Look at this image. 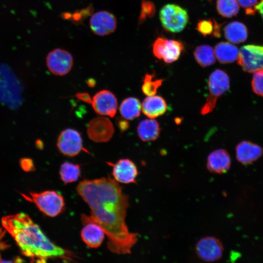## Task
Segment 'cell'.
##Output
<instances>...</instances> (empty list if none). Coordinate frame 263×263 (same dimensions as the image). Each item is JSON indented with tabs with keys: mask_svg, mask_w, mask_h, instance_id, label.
Masks as SVG:
<instances>
[{
	"mask_svg": "<svg viewBox=\"0 0 263 263\" xmlns=\"http://www.w3.org/2000/svg\"><path fill=\"white\" fill-rule=\"evenodd\" d=\"M76 191L90 208V216L82 215L83 224L93 222L99 225L112 252L130 254L138 234L130 231L127 225L128 199L118 183L110 176L84 180L78 184Z\"/></svg>",
	"mask_w": 263,
	"mask_h": 263,
	"instance_id": "6da1fadb",
	"label": "cell"
},
{
	"mask_svg": "<svg viewBox=\"0 0 263 263\" xmlns=\"http://www.w3.org/2000/svg\"><path fill=\"white\" fill-rule=\"evenodd\" d=\"M1 225L14 239L21 253L34 261L45 263L48 259L58 258L71 261L75 257L72 252L51 241L25 213L5 216Z\"/></svg>",
	"mask_w": 263,
	"mask_h": 263,
	"instance_id": "7a4b0ae2",
	"label": "cell"
},
{
	"mask_svg": "<svg viewBox=\"0 0 263 263\" xmlns=\"http://www.w3.org/2000/svg\"><path fill=\"white\" fill-rule=\"evenodd\" d=\"M21 195L26 200L34 203L40 211L49 217L57 216L64 208L63 197L56 191L46 190L41 192H30L29 195Z\"/></svg>",
	"mask_w": 263,
	"mask_h": 263,
	"instance_id": "3957f363",
	"label": "cell"
},
{
	"mask_svg": "<svg viewBox=\"0 0 263 263\" xmlns=\"http://www.w3.org/2000/svg\"><path fill=\"white\" fill-rule=\"evenodd\" d=\"M229 85V76L225 71L217 69L211 73L208 80L209 94L200 111L202 115L213 111L217 99L228 90Z\"/></svg>",
	"mask_w": 263,
	"mask_h": 263,
	"instance_id": "277c9868",
	"label": "cell"
},
{
	"mask_svg": "<svg viewBox=\"0 0 263 263\" xmlns=\"http://www.w3.org/2000/svg\"><path fill=\"white\" fill-rule=\"evenodd\" d=\"M159 18L164 28L171 33L182 31L188 21L187 10L173 3L167 4L163 6L160 11Z\"/></svg>",
	"mask_w": 263,
	"mask_h": 263,
	"instance_id": "5b68a950",
	"label": "cell"
},
{
	"mask_svg": "<svg viewBox=\"0 0 263 263\" xmlns=\"http://www.w3.org/2000/svg\"><path fill=\"white\" fill-rule=\"evenodd\" d=\"M238 63L248 73L263 70V46L246 45L242 46L239 52Z\"/></svg>",
	"mask_w": 263,
	"mask_h": 263,
	"instance_id": "8992f818",
	"label": "cell"
},
{
	"mask_svg": "<svg viewBox=\"0 0 263 263\" xmlns=\"http://www.w3.org/2000/svg\"><path fill=\"white\" fill-rule=\"evenodd\" d=\"M74 64L73 56L68 51L60 48L51 51L46 57V64L53 74L62 76L68 74Z\"/></svg>",
	"mask_w": 263,
	"mask_h": 263,
	"instance_id": "52a82bcc",
	"label": "cell"
},
{
	"mask_svg": "<svg viewBox=\"0 0 263 263\" xmlns=\"http://www.w3.org/2000/svg\"><path fill=\"white\" fill-rule=\"evenodd\" d=\"M56 146L62 154L71 157L77 155L82 150L86 151L83 148L80 133L72 129H67L61 132Z\"/></svg>",
	"mask_w": 263,
	"mask_h": 263,
	"instance_id": "ba28073f",
	"label": "cell"
},
{
	"mask_svg": "<svg viewBox=\"0 0 263 263\" xmlns=\"http://www.w3.org/2000/svg\"><path fill=\"white\" fill-rule=\"evenodd\" d=\"M114 131L112 122L104 116H98L92 119L87 128L89 138L95 142L109 141L112 138Z\"/></svg>",
	"mask_w": 263,
	"mask_h": 263,
	"instance_id": "9c48e42d",
	"label": "cell"
},
{
	"mask_svg": "<svg viewBox=\"0 0 263 263\" xmlns=\"http://www.w3.org/2000/svg\"><path fill=\"white\" fill-rule=\"evenodd\" d=\"M196 253L203 261L214 262L223 256L224 247L221 242L215 237L207 236L201 239L197 243Z\"/></svg>",
	"mask_w": 263,
	"mask_h": 263,
	"instance_id": "30bf717a",
	"label": "cell"
},
{
	"mask_svg": "<svg viewBox=\"0 0 263 263\" xmlns=\"http://www.w3.org/2000/svg\"><path fill=\"white\" fill-rule=\"evenodd\" d=\"M91 105L97 114L113 117L117 111V100L111 92L103 90L94 94Z\"/></svg>",
	"mask_w": 263,
	"mask_h": 263,
	"instance_id": "8fae6325",
	"label": "cell"
},
{
	"mask_svg": "<svg viewBox=\"0 0 263 263\" xmlns=\"http://www.w3.org/2000/svg\"><path fill=\"white\" fill-rule=\"evenodd\" d=\"M117 20L112 13L100 11L91 18L90 26L92 32L98 36H104L113 33L116 29Z\"/></svg>",
	"mask_w": 263,
	"mask_h": 263,
	"instance_id": "7c38bea8",
	"label": "cell"
},
{
	"mask_svg": "<svg viewBox=\"0 0 263 263\" xmlns=\"http://www.w3.org/2000/svg\"><path fill=\"white\" fill-rule=\"evenodd\" d=\"M112 166L113 175L116 181L123 184L136 182L138 170L132 161L129 159H121Z\"/></svg>",
	"mask_w": 263,
	"mask_h": 263,
	"instance_id": "4fadbf2b",
	"label": "cell"
},
{
	"mask_svg": "<svg viewBox=\"0 0 263 263\" xmlns=\"http://www.w3.org/2000/svg\"><path fill=\"white\" fill-rule=\"evenodd\" d=\"M263 154V149L259 145L248 141L239 143L236 147L237 160L243 165L253 163Z\"/></svg>",
	"mask_w": 263,
	"mask_h": 263,
	"instance_id": "5bb4252c",
	"label": "cell"
},
{
	"mask_svg": "<svg viewBox=\"0 0 263 263\" xmlns=\"http://www.w3.org/2000/svg\"><path fill=\"white\" fill-rule=\"evenodd\" d=\"M231 159L228 152L225 149H218L212 151L207 158L208 170L214 173H225L230 169Z\"/></svg>",
	"mask_w": 263,
	"mask_h": 263,
	"instance_id": "9a60e30c",
	"label": "cell"
},
{
	"mask_svg": "<svg viewBox=\"0 0 263 263\" xmlns=\"http://www.w3.org/2000/svg\"><path fill=\"white\" fill-rule=\"evenodd\" d=\"M83 224L84 226L81 231L82 241L90 248H95L100 246L105 237L102 229L93 222H88Z\"/></svg>",
	"mask_w": 263,
	"mask_h": 263,
	"instance_id": "2e32d148",
	"label": "cell"
},
{
	"mask_svg": "<svg viewBox=\"0 0 263 263\" xmlns=\"http://www.w3.org/2000/svg\"><path fill=\"white\" fill-rule=\"evenodd\" d=\"M165 100L161 96L151 95L146 97L141 104L143 113L150 118L163 115L167 111Z\"/></svg>",
	"mask_w": 263,
	"mask_h": 263,
	"instance_id": "e0dca14e",
	"label": "cell"
},
{
	"mask_svg": "<svg viewBox=\"0 0 263 263\" xmlns=\"http://www.w3.org/2000/svg\"><path fill=\"white\" fill-rule=\"evenodd\" d=\"M160 131L158 122L152 118L141 120L137 128L138 136L145 142L156 140L159 136Z\"/></svg>",
	"mask_w": 263,
	"mask_h": 263,
	"instance_id": "ac0fdd59",
	"label": "cell"
},
{
	"mask_svg": "<svg viewBox=\"0 0 263 263\" xmlns=\"http://www.w3.org/2000/svg\"><path fill=\"white\" fill-rule=\"evenodd\" d=\"M225 37L233 43H240L246 40L248 32L245 25L242 22L235 21L227 24L224 28Z\"/></svg>",
	"mask_w": 263,
	"mask_h": 263,
	"instance_id": "d6986e66",
	"label": "cell"
},
{
	"mask_svg": "<svg viewBox=\"0 0 263 263\" xmlns=\"http://www.w3.org/2000/svg\"><path fill=\"white\" fill-rule=\"evenodd\" d=\"M215 56L222 64H227L235 61L238 57L239 51L238 48L227 42H221L215 47Z\"/></svg>",
	"mask_w": 263,
	"mask_h": 263,
	"instance_id": "ffe728a7",
	"label": "cell"
},
{
	"mask_svg": "<svg viewBox=\"0 0 263 263\" xmlns=\"http://www.w3.org/2000/svg\"><path fill=\"white\" fill-rule=\"evenodd\" d=\"M184 49L182 42L176 40L166 38L162 49L161 59L167 63L177 60Z\"/></svg>",
	"mask_w": 263,
	"mask_h": 263,
	"instance_id": "44dd1931",
	"label": "cell"
},
{
	"mask_svg": "<svg viewBox=\"0 0 263 263\" xmlns=\"http://www.w3.org/2000/svg\"><path fill=\"white\" fill-rule=\"evenodd\" d=\"M141 104L138 99L130 97L121 103L119 111L123 117L127 120H132L139 116Z\"/></svg>",
	"mask_w": 263,
	"mask_h": 263,
	"instance_id": "7402d4cb",
	"label": "cell"
},
{
	"mask_svg": "<svg viewBox=\"0 0 263 263\" xmlns=\"http://www.w3.org/2000/svg\"><path fill=\"white\" fill-rule=\"evenodd\" d=\"M194 56L197 63L203 67L210 66L215 62L214 51L208 45L197 46L194 50Z\"/></svg>",
	"mask_w": 263,
	"mask_h": 263,
	"instance_id": "603a6c76",
	"label": "cell"
},
{
	"mask_svg": "<svg viewBox=\"0 0 263 263\" xmlns=\"http://www.w3.org/2000/svg\"><path fill=\"white\" fill-rule=\"evenodd\" d=\"M59 175L65 184L75 182L80 175V167L77 164L65 162L60 166Z\"/></svg>",
	"mask_w": 263,
	"mask_h": 263,
	"instance_id": "cb8c5ba5",
	"label": "cell"
},
{
	"mask_svg": "<svg viewBox=\"0 0 263 263\" xmlns=\"http://www.w3.org/2000/svg\"><path fill=\"white\" fill-rule=\"evenodd\" d=\"M216 9L221 16L231 18L239 13V5L237 0H217Z\"/></svg>",
	"mask_w": 263,
	"mask_h": 263,
	"instance_id": "d4e9b609",
	"label": "cell"
},
{
	"mask_svg": "<svg viewBox=\"0 0 263 263\" xmlns=\"http://www.w3.org/2000/svg\"><path fill=\"white\" fill-rule=\"evenodd\" d=\"M143 81L142 92L145 95L151 96L155 94L157 89L161 85L163 80L154 79V75L147 74L144 76Z\"/></svg>",
	"mask_w": 263,
	"mask_h": 263,
	"instance_id": "484cf974",
	"label": "cell"
},
{
	"mask_svg": "<svg viewBox=\"0 0 263 263\" xmlns=\"http://www.w3.org/2000/svg\"><path fill=\"white\" fill-rule=\"evenodd\" d=\"M155 13V6L154 3L149 0H142L139 23H142L148 18H152L154 15Z\"/></svg>",
	"mask_w": 263,
	"mask_h": 263,
	"instance_id": "4316f807",
	"label": "cell"
},
{
	"mask_svg": "<svg viewBox=\"0 0 263 263\" xmlns=\"http://www.w3.org/2000/svg\"><path fill=\"white\" fill-rule=\"evenodd\" d=\"M254 73L251 81L252 90L256 94L263 96V70Z\"/></svg>",
	"mask_w": 263,
	"mask_h": 263,
	"instance_id": "83f0119b",
	"label": "cell"
},
{
	"mask_svg": "<svg viewBox=\"0 0 263 263\" xmlns=\"http://www.w3.org/2000/svg\"><path fill=\"white\" fill-rule=\"evenodd\" d=\"M215 22L210 19L199 20L197 24L196 30L204 36H207L213 34Z\"/></svg>",
	"mask_w": 263,
	"mask_h": 263,
	"instance_id": "f1b7e54d",
	"label": "cell"
},
{
	"mask_svg": "<svg viewBox=\"0 0 263 263\" xmlns=\"http://www.w3.org/2000/svg\"><path fill=\"white\" fill-rule=\"evenodd\" d=\"M237 1L245 9L246 14L253 15L255 13L258 0H237Z\"/></svg>",
	"mask_w": 263,
	"mask_h": 263,
	"instance_id": "f546056e",
	"label": "cell"
},
{
	"mask_svg": "<svg viewBox=\"0 0 263 263\" xmlns=\"http://www.w3.org/2000/svg\"><path fill=\"white\" fill-rule=\"evenodd\" d=\"M19 163L23 170L26 171H33L35 169L33 160L31 158H21L20 160Z\"/></svg>",
	"mask_w": 263,
	"mask_h": 263,
	"instance_id": "4dcf8cb0",
	"label": "cell"
},
{
	"mask_svg": "<svg viewBox=\"0 0 263 263\" xmlns=\"http://www.w3.org/2000/svg\"><path fill=\"white\" fill-rule=\"evenodd\" d=\"M6 231V230L3 227H0V260L1 252L7 249L9 246V244L3 241Z\"/></svg>",
	"mask_w": 263,
	"mask_h": 263,
	"instance_id": "1f68e13d",
	"label": "cell"
},
{
	"mask_svg": "<svg viewBox=\"0 0 263 263\" xmlns=\"http://www.w3.org/2000/svg\"><path fill=\"white\" fill-rule=\"evenodd\" d=\"M116 124L122 132L126 131L130 127L129 122L124 117H118L116 119Z\"/></svg>",
	"mask_w": 263,
	"mask_h": 263,
	"instance_id": "d6a6232c",
	"label": "cell"
},
{
	"mask_svg": "<svg viewBox=\"0 0 263 263\" xmlns=\"http://www.w3.org/2000/svg\"><path fill=\"white\" fill-rule=\"evenodd\" d=\"M77 99L87 103L91 104L92 103V98L90 97V95L87 93H78L75 95Z\"/></svg>",
	"mask_w": 263,
	"mask_h": 263,
	"instance_id": "836d02e7",
	"label": "cell"
},
{
	"mask_svg": "<svg viewBox=\"0 0 263 263\" xmlns=\"http://www.w3.org/2000/svg\"><path fill=\"white\" fill-rule=\"evenodd\" d=\"M256 10L261 15L263 20V0H261L260 2L256 6Z\"/></svg>",
	"mask_w": 263,
	"mask_h": 263,
	"instance_id": "e575fe53",
	"label": "cell"
},
{
	"mask_svg": "<svg viewBox=\"0 0 263 263\" xmlns=\"http://www.w3.org/2000/svg\"><path fill=\"white\" fill-rule=\"evenodd\" d=\"M87 84L88 85V86L89 87H94L95 84V82L94 81V80L93 79H89L88 81H87Z\"/></svg>",
	"mask_w": 263,
	"mask_h": 263,
	"instance_id": "d590c367",
	"label": "cell"
},
{
	"mask_svg": "<svg viewBox=\"0 0 263 263\" xmlns=\"http://www.w3.org/2000/svg\"><path fill=\"white\" fill-rule=\"evenodd\" d=\"M37 146L38 147V148L40 149V147L42 148L43 144L42 142L38 140V141L36 142Z\"/></svg>",
	"mask_w": 263,
	"mask_h": 263,
	"instance_id": "8d00e7d4",
	"label": "cell"
}]
</instances>
